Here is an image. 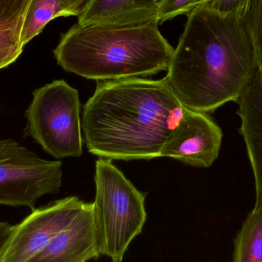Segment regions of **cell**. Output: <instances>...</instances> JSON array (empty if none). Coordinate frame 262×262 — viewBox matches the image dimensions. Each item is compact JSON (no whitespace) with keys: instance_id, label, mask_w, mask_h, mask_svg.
<instances>
[{"instance_id":"1","label":"cell","mask_w":262,"mask_h":262,"mask_svg":"<svg viewBox=\"0 0 262 262\" xmlns=\"http://www.w3.org/2000/svg\"><path fill=\"white\" fill-rule=\"evenodd\" d=\"M187 16L163 79L183 107L211 113L236 102L261 67L244 17L209 5Z\"/></svg>"},{"instance_id":"2","label":"cell","mask_w":262,"mask_h":262,"mask_svg":"<svg viewBox=\"0 0 262 262\" xmlns=\"http://www.w3.org/2000/svg\"><path fill=\"white\" fill-rule=\"evenodd\" d=\"M185 109L163 79L97 81L95 93L83 107L86 147L112 160L160 157Z\"/></svg>"},{"instance_id":"3","label":"cell","mask_w":262,"mask_h":262,"mask_svg":"<svg viewBox=\"0 0 262 262\" xmlns=\"http://www.w3.org/2000/svg\"><path fill=\"white\" fill-rule=\"evenodd\" d=\"M159 21L124 27L75 24L53 51L66 72L95 81L146 78L167 71L174 49Z\"/></svg>"},{"instance_id":"4","label":"cell","mask_w":262,"mask_h":262,"mask_svg":"<svg viewBox=\"0 0 262 262\" xmlns=\"http://www.w3.org/2000/svg\"><path fill=\"white\" fill-rule=\"evenodd\" d=\"M95 183L94 216L101 255L112 262H122L146 223V194L139 191L109 159L97 160Z\"/></svg>"},{"instance_id":"5","label":"cell","mask_w":262,"mask_h":262,"mask_svg":"<svg viewBox=\"0 0 262 262\" xmlns=\"http://www.w3.org/2000/svg\"><path fill=\"white\" fill-rule=\"evenodd\" d=\"M26 110L25 135L56 159L83 154L81 103L77 89L55 80L34 91Z\"/></svg>"},{"instance_id":"6","label":"cell","mask_w":262,"mask_h":262,"mask_svg":"<svg viewBox=\"0 0 262 262\" xmlns=\"http://www.w3.org/2000/svg\"><path fill=\"white\" fill-rule=\"evenodd\" d=\"M62 163L47 160L13 139L0 140V205L34 210L43 195L57 194Z\"/></svg>"},{"instance_id":"7","label":"cell","mask_w":262,"mask_h":262,"mask_svg":"<svg viewBox=\"0 0 262 262\" xmlns=\"http://www.w3.org/2000/svg\"><path fill=\"white\" fill-rule=\"evenodd\" d=\"M87 203L69 196L35 209L18 225L0 254V262H26L67 228Z\"/></svg>"},{"instance_id":"8","label":"cell","mask_w":262,"mask_h":262,"mask_svg":"<svg viewBox=\"0 0 262 262\" xmlns=\"http://www.w3.org/2000/svg\"><path fill=\"white\" fill-rule=\"evenodd\" d=\"M223 132L208 114L186 108L171 131L160 157H170L189 166L209 168L218 158Z\"/></svg>"},{"instance_id":"9","label":"cell","mask_w":262,"mask_h":262,"mask_svg":"<svg viewBox=\"0 0 262 262\" xmlns=\"http://www.w3.org/2000/svg\"><path fill=\"white\" fill-rule=\"evenodd\" d=\"M101 256L93 203H87L67 228L26 262H89Z\"/></svg>"},{"instance_id":"10","label":"cell","mask_w":262,"mask_h":262,"mask_svg":"<svg viewBox=\"0 0 262 262\" xmlns=\"http://www.w3.org/2000/svg\"><path fill=\"white\" fill-rule=\"evenodd\" d=\"M240 134L247 148L255 178L256 202L262 206V84L259 72L236 101Z\"/></svg>"},{"instance_id":"11","label":"cell","mask_w":262,"mask_h":262,"mask_svg":"<svg viewBox=\"0 0 262 262\" xmlns=\"http://www.w3.org/2000/svg\"><path fill=\"white\" fill-rule=\"evenodd\" d=\"M155 0H92L78 16L81 26L124 27L157 20Z\"/></svg>"},{"instance_id":"12","label":"cell","mask_w":262,"mask_h":262,"mask_svg":"<svg viewBox=\"0 0 262 262\" xmlns=\"http://www.w3.org/2000/svg\"><path fill=\"white\" fill-rule=\"evenodd\" d=\"M234 262H262V206L255 205L238 232Z\"/></svg>"},{"instance_id":"13","label":"cell","mask_w":262,"mask_h":262,"mask_svg":"<svg viewBox=\"0 0 262 262\" xmlns=\"http://www.w3.org/2000/svg\"><path fill=\"white\" fill-rule=\"evenodd\" d=\"M58 17H63L61 0H32L21 28L23 46L39 35L49 21Z\"/></svg>"},{"instance_id":"14","label":"cell","mask_w":262,"mask_h":262,"mask_svg":"<svg viewBox=\"0 0 262 262\" xmlns=\"http://www.w3.org/2000/svg\"><path fill=\"white\" fill-rule=\"evenodd\" d=\"M32 0H0V32L21 30Z\"/></svg>"},{"instance_id":"15","label":"cell","mask_w":262,"mask_h":262,"mask_svg":"<svg viewBox=\"0 0 262 262\" xmlns=\"http://www.w3.org/2000/svg\"><path fill=\"white\" fill-rule=\"evenodd\" d=\"M21 30L0 32V70L15 62L23 52Z\"/></svg>"},{"instance_id":"16","label":"cell","mask_w":262,"mask_h":262,"mask_svg":"<svg viewBox=\"0 0 262 262\" xmlns=\"http://www.w3.org/2000/svg\"><path fill=\"white\" fill-rule=\"evenodd\" d=\"M211 0H164L159 5L157 20L164 23L180 15H189L200 6H206Z\"/></svg>"},{"instance_id":"17","label":"cell","mask_w":262,"mask_h":262,"mask_svg":"<svg viewBox=\"0 0 262 262\" xmlns=\"http://www.w3.org/2000/svg\"><path fill=\"white\" fill-rule=\"evenodd\" d=\"M244 19L253 38L258 62L262 68V0H251Z\"/></svg>"},{"instance_id":"18","label":"cell","mask_w":262,"mask_h":262,"mask_svg":"<svg viewBox=\"0 0 262 262\" xmlns=\"http://www.w3.org/2000/svg\"><path fill=\"white\" fill-rule=\"evenodd\" d=\"M251 0H211L209 6L213 10L223 15H238L245 16Z\"/></svg>"},{"instance_id":"19","label":"cell","mask_w":262,"mask_h":262,"mask_svg":"<svg viewBox=\"0 0 262 262\" xmlns=\"http://www.w3.org/2000/svg\"><path fill=\"white\" fill-rule=\"evenodd\" d=\"M92 0H61L63 17L79 16Z\"/></svg>"},{"instance_id":"20","label":"cell","mask_w":262,"mask_h":262,"mask_svg":"<svg viewBox=\"0 0 262 262\" xmlns=\"http://www.w3.org/2000/svg\"><path fill=\"white\" fill-rule=\"evenodd\" d=\"M13 226H11L8 223L0 222V254L4 249L8 240L10 238Z\"/></svg>"},{"instance_id":"21","label":"cell","mask_w":262,"mask_h":262,"mask_svg":"<svg viewBox=\"0 0 262 262\" xmlns=\"http://www.w3.org/2000/svg\"><path fill=\"white\" fill-rule=\"evenodd\" d=\"M164 1V0H155L156 3H157V6H159V5L161 4Z\"/></svg>"},{"instance_id":"22","label":"cell","mask_w":262,"mask_h":262,"mask_svg":"<svg viewBox=\"0 0 262 262\" xmlns=\"http://www.w3.org/2000/svg\"><path fill=\"white\" fill-rule=\"evenodd\" d=\"M259 77H260V79H261V84H262V68H261V69H260V70H259Z\"/></svg>"}]
</instances>
